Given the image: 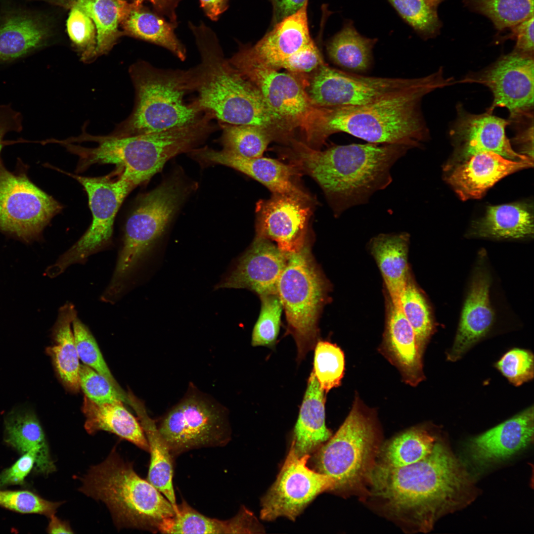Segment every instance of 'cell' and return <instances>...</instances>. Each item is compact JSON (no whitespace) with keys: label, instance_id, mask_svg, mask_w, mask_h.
<instances>
[{"label":"cell","instance_id":"cell-57","mask_svg":"<svg viewBox=\"0 0 534 534\" xmlns=\"http://www.w3.org/2000/svg\"><path fill=\"white\" fill-rule=\"evenodd\" d=\"M201 6L206 15L212 20L216 21L228 7L229 0H199Z\"/></svg>","mask_w":534,"mask_h":534},{"label":"cell","instance_id":"cell-4","mask_svg":"<svg viewBox=\"0 0 534 534\" xmlns=\"http://www.w3.org/2000/svg\"><path fill=\"white\" fill-rule=\"evenodd\" d=\"M439 70L435 77L421 86L396 92L365 105L325 107L324 139L343 132L378 144H398L420 147L429 136L421 109L423 97L447 86Z\"/></svg>","mask_w":534,"mask_h":534},{"label":"cell","instance_id":"cell-60","mask_svg":"<svg viewBox=\"0 0 534 534\" xmlns=\"http://www.w3.org/2000/svg\"><path fill=\"white\" fill-rule=\"evenodd\" d=\"M429 4L435 7H437L439 4H440L443 0H424Z\"/></svg>","mask_w":534,"mask_h":534},{"label":"cell","instance_id":"cell-48","mask_svg":"<svg viewBox=\"0 0 534 534\" xmlns=\"http://www.w3.org/2000/svg\"><path fill=\"white\" fill-rule=\"evenodd\" d=\"M62 502H52L29 490H0V506L23 514H38L49 518Z\"/></svg>","mask_w":534,"mask_h":534},{"label":"cell","instance_id":"cell-43","mask_svg":"<svg viewBox=\"0 0 534 534\" xmlns=\"http://www.w3.org/2000/svg\"><path fill=\"white\" fill-rule=\"evenodd\" d=\"M402 19L423 40L437 36L442 22L437 8L424 0H388Z\"/></svg>","mask_w":534,"mask_h":534},{"label":"cell","instance_id":"cell-54","mask_svg":"<svg viewBox=\"0 0 534 534\" xmlns=\"http://www.w3.org/2000/svg\"><path fill=\"white\" fill-rule=\"evenodd\" d=\"M22 121L21 113L14 110L10 104L0 105V162L1 151L5 143L3 140L4 136L10 132H21Z\"/></svg>","mask_w":534,"mask_h":534},{"label":"cell","instance_id":"cell-26","mask_svg":"<svg viewBox=\"0 0 534 534\" xmlns=\"http://www.w3.org/2000/svg\"><path fill=\"white\" fill-rule=\"evenodd\" d=\"M308 0L298 10L274 24L255 45L247 47L258 59L278 69L282 63L311 43L307 6Z\"/></svg>","mask_w":534,"mask_h":534},{"label":"cell","instance_id":"cell-30","mask_svg":"<svg viewBox=\"0 0 534 534\" xmlns=\"http://www.w3.org/2000/svg\"><path fill=\"white\" fill-rule=\"evenodd\" d=\"M129 404L135 411L145 434L150 454L147 480L158 490L178 509L173 484V456L156 423L147 414L142 402L131 393H128Z\"/></svg>","mask_w":534,"mask_h":534},{"label":"cell","instance_id":"cell-33","mask_svg":"<svg viewBox=\"0 0 534 534\" xmlns=\"http://www.w3.org/2000/svg\"><path fill=\"white\" fill-rule=\"evenodd\" d=\"M177 25L134 0L120 24L123 34L162 46L184 61L186 51L175 33Z\"/></svg>","mask_w":534,"mask_h":534},{"label":"cell","instance_id":"cell-18","mask_svg":"<svg viewBox=\"0 0 534 534\" xmlns=\"http://www.w3.org/2000/svg\"><path fill=\"white\" fill-rule=\"evenodd\" d=\"M313 200L279 194L257 203L256 237L274 241L287 253L301 250L308 242Z\"/></svg>","mask_w":534,"mask_h":534},{"label":"cell","instance_id":"cell-8","mask_svg":"<svg viewBox=\"0 0 534 534\" xmlns=\"http://www.w3.org/2000/svg\"><path fill=\"white\" fill-rule=\"evenodd\" d=\"M381 444L375 421L356 399L335 434L313 453V469L333 480L332 492L366 497Z\"/></svg>","mask_w":534,"mask_h":534},{"label":"cell","instance_id":"cell-44","mask_svg":"<svg viewBox=\"0 0 534 534\" xmlns=\"http://www.w3.org/2000/svg\"><path fill=\"white\" fill-rule=\"evenodd\" d=\"M313 371L325 393L340 385L345 370L343 352L336 344L318 341L315 346Z\"/></svg>","mask_w":534,"mask_h":534},{"label":"cell","instance_id":"cell-55","mask_svg":"<svg viewBox=\"0 0 534 534\" xmlns=\"http://www.w3.org/2000/svg\"><path fill=\"white\" fill-rule=\"evenodd\" d=\"M273 7V21L276 24L298 10L308 0H268Z\"/></svg>","mask_w":534,"mask_h":534},{"label":"cell","instance_id":"cell-11","mask_svg":"<svg viewBox=\"0 0 534 534\" xmlns=\"http://www.w3.org/2000/svg\"><path fill=\"white\" fill-rule=\"evenodd\" d=\"M228 60L259 89L290 130L300 128L310 144L323 143L325 108L315 104L293 76L261 61L245 46Z\"/></svg>","mask_w":534,"mask_h":534},{"label":"cell","instance_id":"cell-17","mask_svg":"<svg viewBox=\"0 0 534 534\" xmlns=\"http://www.w3.org/2000/svg\"><path fill=\"white\" fill-rule=\"evenodd\" d=\"M533 55L514 50L483 71L466 77L464 82L478 83L490 88L493 100L488 112L505 107L511 120L520 122L533 116Z\"/></svg>","mask_w":534,"mask_h":534},{"label":"cell","instance_id":"cell-16","mask_svg":"<svg viewBox=\"0 0 534 534\" xmlns=\"http://www.w3.org/2000/svg\"><path fill=\"white\" fill-rule=\"evenodd\" d=\"M311 455L299 457L293 443L273 484L261 499L260 518L272 521L279 517L291 521L319 494L332 491L333 480L308 466Z\"/></svg>","mask_w":534,"mask_h":534},{"label":"cell","instance_id":"cell-23","mask_svg":"<svg viewBox=\"0 0 534 534\" xmlns=\"http://www.w3.org/2000/svg\"><path fill=\"white\" fill-rule=\"evenodd\" d=\"M533 166V162L517 161L492 151L473 155L446 169V181L462 200L481 198L505 176Z\"/></svg>","mask_w":534,"mask_h":534},{"label":"cell","instance_id":"cell-49","mask_svg":"<svg viewBox=\"0 0 534 534\" xmlns=\"http://www.w3.org/2000/svg\"><path fill=\"white\" fill-rule=\"evenodd\" d=\"M80 386L85 396L97 403L122 401L128 404V398L120 394L103 376L85 364H80Z\"/></svg>","mask_w":534,"mask_h":534},{"label":"cell","instance_id":"cell-46","mask_svg":"<svg viewBox=\"0 0 534 534\" xmlns=\"http://www.w3.org/2000/svg\"><path fill=\"white\" fill-rule=\"evenodd\" d=\"M261 308L252 335L253 346L273 348L279 333L283 307L277 295L260 297Z\"/></svg>","mask_w":534,"mask_h":534},{"label":"cell","instance_id":"cell-52","mask_svg":"<svg viewBox=\"0 0 534 534\" xmlns=\"http://www.w3.org/2000/svg\"><path fill=\"white\" fill-rule=\"evenodd\" d=\"M39 452L33 449L26 452L11 467L0 473V489L13 485H24L25 479L35 466Z\"/></svg>","mask_w":534,"mask_h":534},{"label":"cell","instance_id":"cell-41","mask_svg":"<svg viewBox=\"0 0 534 534\" xmlns=\"http://www.w3.org/2000/svg\"><path fill=\"white\" fill-rule=\"evenodd\" d=\"M473 11L488 17L499 31L534 15V0H464Z\"/></svg>","mask_w":534,"mask_h":534},{"label":"cell","instance_id":"cell-50","mask_svg":"<svg viewBox=\"0 0 534 534\" xmlns=\"http://www.w3.org/2000/svg\"><path fill=\"white\" fill-rule=\"evenodd\" d=\"M496 366L516 386L534 377V356L528 350L513 349L508 351L497 362Z\"/></svg>","mask_w":534,"mask_h":534},{"label":"cell","instance_id":"cell-13","mask_svg":"<svg viewBox=\"0 0 534 534\" xmlns=\"http://www.w3.org/2000/svg\"><path fill=\"white\" fill-rule=\"evenodd\" d=\"M10 172L0 162V231L25 243L39 240L62 205L30 180L27 166Z\"/></svg>","mask_w":534,"mask_h":534},{"label":"cell","instance_id":"cell-27","mask_svg":"<svg viewBox=\"0 0 534 534\" xmlns=\"http://www.w3.org/2000/svg\"><path fill=\"white\" fill-rule=\"evenodd\" d=\"M325 392L311 372L293 432L296 454L311 455L331 437L325 425Z\"/></svg>","mask_w":534,"mask_h":534},{"label":"cell","instance_id":"cell-22","mask_svg":"<svg viewBox=\"0 0 534 534\" xmlns=\"http://www.w3.org/2000/svg\"><path fill=\"white\" fill-rule=\"evenodd\" d=\"M192 154L201 162L224 165L244 173L262 183L272 194L313 200L299 184L301 173L289 164L262 156L246 158L223 149L216 150L208 147L194 149Z\"/></svg>","mask_w":534,"mask_h":534},{"label":"cell","instance_id":"cell-1","mask_svg":"<svg viewBox=\"0 0 534 534\" xmlns=\"http://www.w3.org/2000/svg\"><path fill=\"white\" fill-rule=\"evenodd\" d=\"M474 486L462 463L443 443L414 464L397 468L376 463L366 497L407 530L428 532L441 517L471 502Z\"/></svg>","mask_w":534,"mask_h":534},{"label":"cell","instance_id":"cell-35","mask_svg":"<svg viewBox=\"0 0 534 534\" xmlns=\"http://www.w3.org/2000/svg\"><path fill=\"white\" fill-rule=\"evenodd\" d=\"M471 233L497 239L533 236V209L522 202L489 206L484 216L472 225Z\"/></svg>","mask_w":534,"mask_h":534},{"label":"cell","instance_id":"cell-15","mask_svg":"<svg viewBox=\"0 0 534 534\" xmlns=\"http://www.w3.org/2000/svg\"><path fill=\"white\" fill-rule=\"evenodd\" d=\"M433 77V74L415 78L365 76L323 63L312 77L308 94L315 104L321 107L360 106L421 86Z\"/></svg>","mask_w":534,"mask_h":534},{"label":"cell","instance_id":"cell-37","mask_svg":"<svg viewBox=\"0 0 534 534\" xmlns=\"http://www.w3.org/2000/svg\"><path fill=\"white\" fill-rule=\"evenodd\" d=\"M71 8H78L94 22L97 31L96 57L107 53L123 33L119 30L130 3L125 0H47Z\"/></svg>","mask_w":534,"mask_h":534},{"label":"cell","instance_id":"cell-9","mask_svg":"<svg viewBox=\"0 0 534 534\" xmlns=\"http://www.w3.org/2000/svg\"><path fill=\"white\" fill-rule=\"evenodd\" d=\"M179 175L166 179L139 199L129 217L123 242L106 293L119 298L138 265L162 235L190 191Z\"/></svg>","mask_w":534,"mask_h":534},{"label":"cell","instance_id":"cell-12","mask_svg":"<svg viewBox=\"0 0 534 534\" xmlns=\"http://www.w3.org/2000/svg\"><path fill=\"white\" fill-rule=\"evenodd\" d=\"M157 427L173 457L193 449L222 446L230 439L226 409L192 384Z\"/></svg>","mask_w":534,"mask_h":534},{"label":"cell","instance_id":"cell-32","mask_svg":"<svg viewBox=\"0 0 534 534\" xmlns=\"http://www.w3.org/2000/svg\"><path fill=\"white\" fill-rule=\"evenodd\" d=\"M409 236L407 233L380 234L370 242L373 255L389 294L391 302L399 305L400 296L407 282V253Z\"/></svg>","mask_w":534,"mask_h":534},{"label":"cell","instance_id":"cell-51","mask_svg":"<svg viewBox=\"0 0 534 534\" xmlns=\"http://www.w3.org/2000/svg\"><path fill=\"white\" fill-rule=\"evenodd\" d=\"M324 63L319 50L312 41L281 64L284 68L296 73H308Z\"/></svg>","mask_w":534,"mask_h":534},{"label":"cell","instance_id":"cell-53","mask_svg":"<svg viewBox=\"0 0 534 534\" xmlns=\"http://www.w3.org/2000/svg\"><path fill=\"white\" fill-rule=\"evenodd\" d=\"M510 38L516 40L514 50L534 54V15L512 27Z\"/></svg>","mask_w":534,"mask_h":534},{"label":"cell","instance_id":"cell-38","mask_svg":"<svg viewBox=\"0 0 534 534\" xmlns=\"http://www.w3.org/2000/svg\"><path fill=\"white\" fill-rule=\"evenodd\" d=\"M378 40L360 35L351 20L328 42L327 51L336 64L354 72H365L373 62L372 50Z\"/></svg>","mask_w":534,"mask_h":534},{"label":"cell","instance_id":"cell-20","mask_svg":"<svg viewBox=\"0 0 534 534\" xmlns=\"http://www.w3.org/2000/svg\"><path fill=\"white\" fill-rule=\"evenodd\" d=\"M509 123L488 111L473 114L458 106L457 118L450 131L455 154L446 169L484 151H492L513 160L533 162L531 158L512 148L505 134Z\"/></svg>","mask_w":534,"mask_h":534},{"label":"cell","instance_id":"cell-3","mask_svg":"<svg viewBox=\"0 0 534 534\" xmlns=\"http://www.w3.org/2000/svg\"><path fill=\"white\" fill-rule=\"evenodd\" d=\"M189 26L200 55V63L190 68L199 106L220 123L257 126L274 134L287 130L259 89L225 59L215 33L203 23Z\"/></svg>","mask_w":534,"mask_h":534},{"label":"cell","instance_id":"cell-7","mask_svg":"<svg viewBox=\"0 0 534 534\" xmlns=\"http://www.w3.org/2000/svg\"><path fill=\"white\" fill-rule=\"evenodd\" d=\"M135 91L134 109L111 134L130 136L184 127L200 121L207 113L185 95L193 91L191 72L162 69L140 61L130 68Z\"/></svg>","mask_w":534,"mask_h":534},{"label":"cell","instance_id":"cell-61","mask_svg":"<svg viewBox=\"0 0 534 534\" xmlns=\"http://www.w3.org/2000/svg\"><path fill=\"white\" fill-rule=\"evenodd\" d=\"M24 0V1H30L36 0Z\"/></svg>","mask_w":534,"mask_h":534},{"label":"cell","instance_id":"cell-56","mask_svg":"<svg viewBox=\"0 0 534 534\" xmlns=\"http://www.w3.org/2000/svg\"><path fill=\"white\" fill-rule=\"evenodd\" d=\"M140 3L149 2L154 10L170 22L177 24L176 8L181 0H133Z\"/></svg>","mask_w":534,"mask_h":534},{"label":"cell","instance_id":"cell-25","mask_svg":"<svg viewBox=\"0 0 534 534\" xmlns=\"http://www.w3.org/2000/svg\"><path fill=\"white\" fill-rule=\"evenodd\" d=\"M490 281L487 273L478 271L465 301L454 344L448 360L455 361L489 331L494 312L489 299Z\"/></svg>","mask_w":534,"mask_h":534},{"label":"cell","instance_id":"cell-2","mask_svg":"<svg viewBox=\"0 0 534 534\" xmlns=\"http://www.w3.org/2000/svg\"><path fill=\"white\" fill-rule=\"evenodd\" d=\"M291 142L286 159L319 184L336 217L367 203L373 194L388 186L392 168L411 149L367 143L337 145L321 151L302 142Z\"/></svg>","mask_w":534,"mask_h":534},{"label":"cell","instance_id":"cell-42","mask_svg":"<svg viewBox=\"0 0 534 534\" xmlns=\"http://www.w3.org/2000/svg\"><path fill=\"white\" fill-rule=\"evenodd\" d=\"M399 305L414 332L418 350L422 355L433 331V321L424 297L409 278L400 296Z\"/></svg>","mask_w":534,"mask_h":534},{"label":"cell","instance_id":"cell-14","mask_svg":"<svg viewBox=\"0 0 534 534\" xmlns=\"http://www.w3.org/2000/svg\"><path fill=\"white\" fill-rule=\"evenodd\" d=\"M69 175L82 185L87 193L92 222L83 236L46 269V275L51 278L72 265L84 263L90 256L111 244L116 215L125 197L134 187L121 174L115 179L110 176L92 178Z\"/></svg>","mask_w":534,"mask_h":534},{"label":"cell","instance_id":"cell-10","mask_svg":"<svg viewBox=\"0 0 534 534\" xmlns=\"http://www.w3.org/2000/svg\"><path fill=\"white\" fill-rule=\"evenodd\" d=\"M327 287L309 243L299 251L289 254L278 282L277 294L285 313L286 333L296 344L299 362L318 342V321Z\"/></svg>","mask_w":534,"mask_h":534},{"label":"cell","instance_id":"cell-58","mask_svg":"<svg viewBox=\"0 0 534 534\" xmlns=\"http://www.w3.org/2000/svg\"><path fill=\"white\" fill-rule=\"evenodd\" d=\"M515 140L521 145L524 155L533 160V124L517 135Z\"/></svg>","mask_w":534,"mask_h":534},{"label":"cell","instance_id":"cell-31","mask_svg":"<svg viewBox=\"0 0 534 534\" xmlns=\"http://www.w3.org/2000/svg\"><path fill=\"white\" fill-rule=\"evenodd\" d=\"M123 403L120 401L97 403L85 396L82 410L86 417V430L91 435L99 431L109 432L149 451L148 444L138 419Z\"/></svg>","mask_w":534,"mask_h":534},{"label":"cell","instance_id":"cell-45","mask_svg":"<svg viewBox=\"0 0 534 534\" xmlns=\"http://www.w3.org/2000/svg\"><path fill=\"white\" fill-rule=\"evenodd\" d=\"M75 342L79 359L84 364L105 377L122 395L127 397L111 374L93 336L77 316L72 322Z\"/></svg>","mask_w":534,"mask_h":534},{"label":"cell","instance_id":"cell-59","mask_svg":"<svg viewBox=\"0 0 534 534\" xmlns=\"http://www.w3.org/2000/svg\"><path fill=\"white\" fill-rule=\"evenodd\" d=\"M47 528L49 534H73L71 528L67 522L62 521L55 515L51 516Z\"/></svg>","mask_w":534,"mask_h":534},{"label":"cell","instance_id":"cell-19","mask_svg":"<svg viewBox=\"0 0 534 534\" xmlns=\"http://www.w3.org/2000/svg\"><path fill=\"white\" fill-rule=\"evenodd\" d=\"M48 18L17 0H0V64L25 58L48 44Z\"/></svg>","mask_w":534,"mask_h":534},{"label":"cell","instance_id":"cell-28","mask_svg":"<svg viewBox=\"0 0 534 534\" xmlns=\"http://www.w3.org/2000/svg\"><path fill=\"white\" fill-rule=\"evenodd\" d=\"M385 346L392 361L399 368L404 381L416 386L424 379L420 353L414 332L399 305L391 302Z\"/></svg>","mask_w":534,"mask_h":534},{"label":"cell","instance_id":"cell-21","mask_svg":"<svg viewBox=\"0 0 534 534\" xmlns=\"http://www.w3.org/2000/svg\"><path fill=\"white\" fill-rule=\"evenodd\" d=\"M272 241L256 237L233 268L215 289H247L262 296L277 294V284L289 257Z\"/></svg>","mask_w":534,"mask_h":534},{"label":"cell","instance_id":"cell-5","mask_svg":"<svg viewBox=\"0 0 534 534\" xmlns=\"http://www.w3.org/2000/svg\"><path fill=\"white\" fill-rule=\"evenodd\" d=\"M74 142H95L86 147L71 142L63 146L79 158L78 170L95 164H113L134 187L149 179L175 156L194 149L200 141L193 125L130 136H94L84 133L71 138Z\"/></svg>","mask_w":534,"mask_h":534},{"label":"cell","instance_id":"cell-24","mask_svg":"<svg viewBox=\"0 0 534 534\" xmlns=\"http://www.w3.org/2000/svg\"><path fill=\"white\" fill-rule=\"evenodd\" d=\"M534 425L532 406L471 439L468 453L474 462L481 465L507 459L532 443Z\"/></svg>","mask_w":534,"mask_h":534},{"label":"cell","instance_id":"cell-47","mask_svg":"<svg viewBox=\"0 0 534 534\" xmlns=\"http://www.w3.org/2000/svg\"><path fill=\"white\" fill-rule=\"evenodd\" d=\"M67 21L69 37L81 59L89 62L96 57L97 31L92 19L83 11L72 7Z\"/></svg>","mask_w":534,"mask_h":534},{"label":"cell","instance_id":"cell-34","mask_svg":"<svg viewBox=\"0 0 534 534\" xmlns=\"http://www.w3.org/2000/svg\"><path fill=\"white\" fill-rule=\"evenodd\" d=\"M77 316L76 310L72 303H66L60 307L51 331L54 345L46 349L60 380L74 392H78L80 388V359L71 328Z\"/></svg>","mask_w":534,"mask_h":534},{"label":"cell","instance_id":"cell-39","mask_svg":"<svg viewBox=\"0 0 534 534\" xmlns=\"http://www.w3.org/2000/svg\"><path fill=\"white\" fill-rule=\"evenodd\" d=\"M437 442L426 429L411 428L382 443L376 463L392 468L414 464L427 456Z\"/></svg>","mask_w":534,"mask_h":534},{"label":"cell","instance_id":"cell-29","mask_svg":"<svg viewBox=\"0 0 534 534\" xmlns=\"http://www.w3.org/2000/svg\"><path fill=\"white\" fill-rule=\"evenodd\" d=\"M259 522L254 514L243 507L233 518L221 520L207 517L183 501L177 512L165 519L158 532L163 534L257 533Z\"/></svg>","mask_w":534,"mask_h":534},{"label":"cell","instance_id":"cell-40","mask_svg":"<svg viewBox=\"0 0 534 534\" xmlns=\"http://www.w3.org/2000/svg\"><path fill=\"white\" fill-rule=\"evenodd\" d=\"M222 129L221 142L223 150L249 158L262 157L274 134L257 126L220 123Z\"/></svg>","mask_w":534,"mask_h":534},{"label":"cell","instance_id":"cell-36","mask_svg":"<svg viewBox=\"0 0 534 534\" xmlns=\"http://www.w3.org/2000/svg\"><path fill=\"white\" fill-rule=\"evenodd\" d=\"M4 441L21 453L39 452L35 470L48 475L55 470L44 432L35 413L28 409L11 412L4 421Z\"/></svg>","mask_w":534,"mask_h":534},{"label":"cell","instance_id":"cell-6","mask_svg":"<svg viewBox=\"0 0 534 534\" xmlns=\"http://www.w3.org/2000/svg\"><path fill=\"white\" fill-rule=\"evenodd\" d=\"M111 450L102 462L91 466L81 479L79 490L106 504L118 529L158 532L161 524L175 514L166 497L141 478L132 463Z\"/></svg>","mask_w":534,"mask_h":534}]
</instances>
